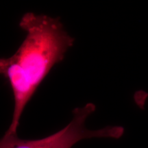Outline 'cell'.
Masks as SVG:
<instances>
[{"mask_svg": "<svg viewBox=\"0 0 148 148\" xmlns=\"http://www.w3.org/2000/svg\"><path fill=\"white\" fill-rule=\"evenodd\" d=\"M18 25L25 38L13 55L0 58V75L8 82L13 95V114L6 130L11 133H17L24 109L75 41L58 17L27 12Z\"/></svg>", "mask_w": 148, "mask_h": 148, "instance_id": "6da1fadb", "label": "cell"}, {"mask_svg": "<svg viewBox=\"0 0 148 148\" xmlns=\"http://www.w3.org/2000/svg\"><path fill=\"white\" fill-rule=\"evenodd\" d=\"M94 103H88L73 110L71 121L58 132L39 139H23L17 133L8 131L0 138V148H72L84 139L93 138H118L124 134V127L107 125L103 128L90 130L85 127V121L95 111Z\"/></svg>", "mask_w": 148, "mask_h": 148, "instance_id": "7a4b0ae2", "label": "cell"}]
</instances>
